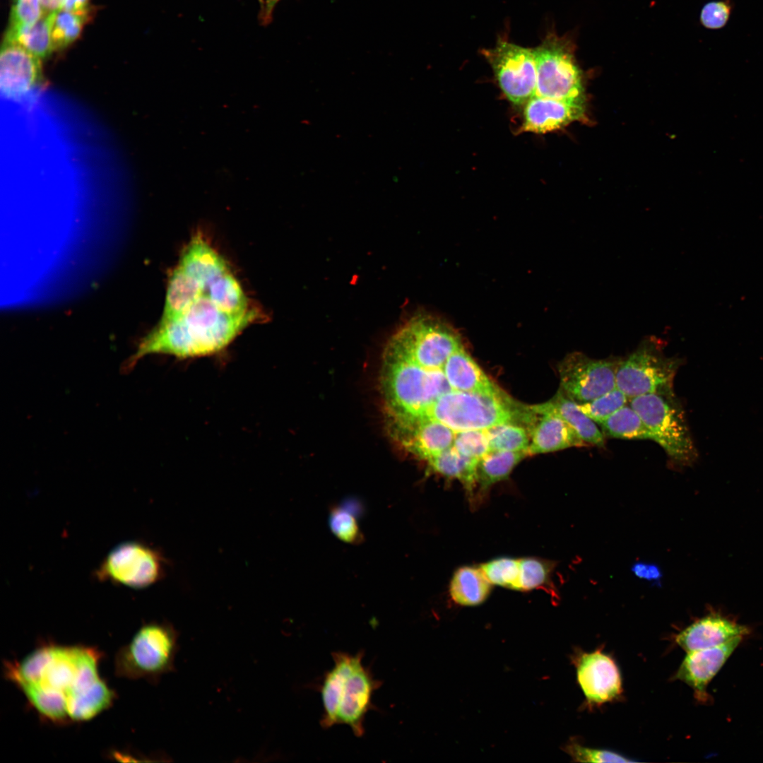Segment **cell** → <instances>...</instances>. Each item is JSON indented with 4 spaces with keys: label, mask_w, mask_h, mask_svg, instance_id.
I'll list each match as a JSON object with an SVG mask.
<instances>
[{
    "label": "cell",
    "mask_w": 763,
    "mask_h": 763,
    "mask_svg": "<svg viewBox=\"0 0 763 763\" xmlns=\"http://www.w3.org/2000/svg\"><path fill=\"white\" fill-rule=\"evenodd\" d=\"M102 656L95 647L48 642L21 660L6 661L4 673L40 718L68 725L91 720L113 704L116 694L99 672Z\"/></svg>",
    "instance_id": "1"
},
{
    "label": "cell",
    "mask_w": 763,
    "mask_h": 763,
    "mask_svg": "<svg viewBox=\"0 0 763 763\" xmlns=\"http://www.w3.org/2000/svg\"><path fill=\"white\" fill-rule=\"evenodd\" d=\"M261 318L223 257L203 239L184 248L167 283L161 319L184 326H247Z\"/></svg>",
    "instance_id": "2"
},
{
    "label": "cell",
    "mask_w": 763,
    "mask_h": 763,
    "mask_svg": "<svg viewBox=\"0 0 763 763\" xmlns=\"http://www.w3.org/2000/svg\"><path fill=\"white\" fill-rule=\"evenodd\" d=\"M331 656L333 665L319 689L323 706L320 724L324 729L346 725L356 737H362L366 715L373 709V694L382 682L363 664L362 651L355 654L334 651Z\"/></svg>",
    "instance_id": "3"
},
{
    "label": "cell",
    "mask_w": 763,
    "mask_h": 763,
    "mask_svg": "<svg viewBox=\"0 0 763 763\" xmlns=\"http://www.w3.org/2000/svg\"><path fill=\"white\" fill-rule=\"evenodd\" d=\"M534 418L531 406L516 403L504 394L490 395L452 390L438 398L418 420L391 439L394 442L412 427L425 420L442 422L456 432L487 430L507 422L518 424L528 430Z\"/></svg>",
    "instance_id": "4"
},
{
    "label": "cell",
    "mask_w": 763,
    "mask_h": 763,
    "mask_svg": "<svg viewBox=\"0 0 763 763\" xmlns=\"http://www.w3.org/2000/svg\"><path fill=\"white\" fill-rule=\"evenodd\" d=\"M179 633L168 622L143 625L130 641L117 652L114 673L119 678L158 683L175 670Z\"/></svg>",
    "instance_id": "5"
},
{
    "label": "cell",
    "mask_w": 763,
    "mask_h": 763,
    "mask_svg": "<svg viewBox=\"0 0 763 763\" xmlns=\"http://www.w3.org/2000/svg\"><path fill=\"white\" fill-rule=\"evenodd\" d=\"M658 443L673 463L686 466L697 458L685 412L675 394H649L629 399Z\"/></svg>",
    "instance_id": "6"
},
{
    "label": "cell",
    "mask_w": 763,
    "mask_h": 763,
    "mask_svg": "<svg viewBox=\"0 0 763 763\" xmlns=\"http://www.w3.org/2000/svg\"><path fill=\"white\" fill-rule=\"evenodd\" d=\"M533 52L537 72L535 95L585 104L582 72L571 38L549 32Z\"/></svg>",
    "instance_id": "7"
},
{
    "label": "cell",
    "mask_w": 763,
    "mask_h": 763,
    "mask_svg": "<svg viewBox=\"0 0 763 763\" xmlns=\"http://www.w3.org/2000/svg\"><path fill=\"white\" fill-rule=\"evenodd\" d=\"M680 362L668 357L656 340H646L620 361L616 387L629 399L649 394H673V381Z\"/></svg>",
    "instance_id": "8"
},
{
    "label": "cell",
    "mask_w": 763,
    "mask_h": 763,
    "mask_svg": "<svg viewBox=\"0 0 763 763\" xmlns=\"http://www.w3.org/2000/svg\"><path fill=\"white\" fill-rule=\"evenodd\" d=\"M490 65L504 96L515 106H524L536 94L537 72L533 49L499 38L492 48L480 51Z\"/></svg>",
    "instance_id": "9"
},
{
    "label": "cell",
    "mask_w": 763,
    "mask_h": 763,
    "mask_svg": "<svg viewBox=\"0 0 763 763\" xmlns=\"http://www.w3.org/2000/svg\"><path fill=\"white\" fill-rule=\"evenodd\" d=\"M165 560L158 550L138 541H126L112 548L95 572L100 581L143 588L164 574Z\"/></svg>",
    "instance_id": "10"
},
{
    "label": "cell",
    "mask_w": 763,
    "mask_h": 763,
    "mask_svg": "<svg viewBox=\"0 0 763 763\" xmlns=\"http://www.w3.org/2000/svg\"><path fill=\"white\" fill-rule=\"evenodd\" d=\"M620 361L593 359L580 352L566 355L558 365L560 390L578 403L593 400L616 387Z\"/></svg>",
    "instance_id": "11"
},
{
    "label": "cell",
    "mask_w": 763,
    "mask_h": 763,
    "mask_svg": "<svg viewBox=\"0 0 763 763\" xmlns=\"http://www.w3.org/2000/svg\"><path fill=\"white\" fill-rule=\"evenodd\" d=\"M576 678L589 708L599 706L620 697L622 678L613 658L598 649L576 651L572 656Z\"/></svg>",
    "instance_id": "12"
},
{
    "label": "cell",
    "mask_w": 763,
    "mask_h": 763,
    "mask_svg": "<svg viewBox=\"0 0 763 763\" xmlns=\"http://www.w3.org/2000/svg\"><path fill=\"white\" fill-rule=\"evenodd\" d=\"M745 637L734 638L721 645L687 652L675 675L694 692L697 701L706 704L711 697L707 687Z\"/></svg>",
    "instance_id": "13"
},
{
    "label": "cell",
    "mask_w": 763,
    "mask_h": 763,
    "mask_svg": "<svg viewBox=\"0 0 763 763\" xmlns=\"http://www.w3.org/2000/svg\"><path fill=\"white\" fill-rule=\"evenodd\" d=\"M40 59L17 44L4 40L0 54V88L7 98L25 96L41 79Z\"/></svg>",
    "instance_id": "14"
},
{
    "label": "cell",
    "mask_w": 763,
    "mask_h": 763,
    "mask_svg": "<svg viewBox=\"0 0 763 763\" xmlns=\"http://www.w3.org/2000/svg\"><path fill=\"white\" fill-rule=\"evenodd\" d=\"M520 131L545 134L582 120L585 104L534 95L524 105Z\"/></svg>",
    "instance_id": "15"
},
{
    "label": "cell",
    "mask_w": 763,
    "mask_h": 763,
    "mask_svg": "<svg viewBox=\"0 0 763 763\" xmlns=\"http://www.w3.org/2000/svg\"><path fill=\"white\" fill-rule=\"evenodd\" d=\"M532 408L537 415L528 431V456L588 446L548 402Z\"/></svg>",
    "instance_id": "16"
},
{
    "label": "cell",
    "mask_w": 763,
    "mask_h": 763,
    "mask_svg": "<svg viewBox=\"0 0 763 763\" xmlns=\"http://www.w3.org/2000/svg\"><path fill=\"white\" fill-rule=\"evenodd\" d=\"M750 629L719 615H709L687 627L675 637L687 652L721 645L738 637H745Z\"/></svg>",
    "instance_id": "17"
},
{
    "label": "cell",
    "mask_w": 763,
    "mask_h": 763,
    "mask_svg": "<svg viewBox=\"0 0 763 763\" xmlns=\"http://www.w3.org/2000/svg\"><path fill=\"white\" fill-rule=\"evenodd\" d=\"M455 432L435 420L420 422L394 442L413 457L427 462L453 446Z\"/></svg>",
    "instance_id": "18"
},
{
    "label": "cell",
    "mask_w": 763,
    "mask_h": 763,
    "mask_svg": "<svg viewBox=\"0 0 763 763\" xmlns=\"http://www.w3.org/2000/svg\"><path fill=\"white\" fill-rule=\"evenodd\" d=\"M442 369L453 390L490 395L504 394L485 374L464 347L452 353Z\"/></svg>",
    "instance_id": "19"
},
{
    "label": "cell",
    "mask_w": 763,
    "mask_h": 763,
    "mask_svg": "<svg viewBox=\"0 0 763 763\" xmlns=\"http://www.w3.org/2000/svg\"><path fill=\"white\" fill-rule=\"evenodd\" d=\"M490 584L480 567L465 566L454 574L449 593L456 604L477 605L483 603L489 596Z\"/></svg>",
    "instance_id": "20"
},
{
    "label": "cell",
    "mask_w": 763,
    "mask_h": 763,
    "mask_svg": "<svg viewBox=\"0 0 763 763\" xmlns=\"http://www.w3.org/2000/svg\"><path fill=\"white\" fill-rule=\"evenodd\" d=\"M548 402L588 445L604 446L603 432L596 422L579 409L576 402L568 398L560 389Z\"/></svg>",
    "instance_id": "21"
},
{
    "label": "cell",
    "mask_w": 763,
    "mask_h": 763,
    "mask_svg": "<svg viewBox=\"0 0 763 763\" xmlns=\"http://www.w3.org/2000/svg\"><path fill=\"white\" fill-rule=\"evenodd\" d=\"M5 40L18 45L40 59L45 58L54 51L51 36V13L44 14L32 25H10Z\"/></svg>",
    "instance_id": "22"
},
{
    "label": "cell",
    "mask_w": 763,
    "mask_h": 763,
    "mask_svg": "<svg viewBox=\"0 0 763 763\" xmlns=\"http://www.w3.org/2000/svg\"><path fill=\"white\" fill-rule=\"evenodd\" d=\"M478 463V460L461 454L453 446L426 462L430 471L457 479L471 493L476 487Z\"/></svg>",
    "instance_id": "23"
},
{
    "label": "cell",
    "mask_w": 763,
    "mask_h": 763,
    "mask_svg": "<svg viewBox=\"0 0 763 763\" xmlns=\"http://www.w3.org/2000/svg\"><path fill=\"white\" fill-rule=\"evenodd\" d=\"M524 451H490L477 466V483L482 492L508 478L514 467L526 456Z\"/></svg>",
    "instance_id": "24"
},
{
    "label": "cell",
    "mask_w": 763,
    "mask_h": 763,
    "mask_svg": "<svg viewBox=\"0 0 763 763\" xmlns=\"http://www.w3.org/2000/svg\"><path fill=\"white\" fill-rule=\"evenodd\" d=\"M600 425L605 437L626 439H655L651 430L629 404H626L616 410Z\"/></svg>",
    "instance_id": "25"
},
{
    "label": "cell",
    "mask_w": 763,
    "mask_h": 763,
    "mask_svg": "<svg viewBox=\"0 0 763 763\" xmlns=\"http://www.w3.org/2000/svg\"><path fill=\"white\" fill-rule=\"evenodd\" d=\"M486 432L490 451H524L528 454L530 434L525 427L507 422L490 427Z\"/></svg>",
    "instance_id": "26"
},
{
    "label": "cell",
    "mask_w": 763,
    "mask_h": 763,
    "mask_svg": "<svg viewBox=\"0 0 763 763\" xmlns=\"http://www.w3.org/2000/svg\"><path fill=\"white\" fill-rule=\"evenodd\" d=\"M87 16L61 9L51 13V36L53 50L66 47L81 32Z\"/></svg>",
    "instance_id": "27"
},
{
    "label": "cell",
    "mask_w": 763,
    "mask_h": 763,
    "mask_svg": "<svg viewBox=\"0 0 763 763\" xmlns=\"http://www.w3.org/2000/svg\"><path fill=\"white\" fill-rule=\"evenodd\" d=\"M629 401V398L615 387L592 401L577 403L584 413L600 425L616 410L627 404Z\"/></svg>",
    "instance_id": "28"
},
{
    "label": "cell",
    "mask_w": 763,
    "mask_h": 763,
    "mask_svg": "<svg viewBox=\"0 0 763 763\" xmlns=\"http://www.w3.org/2000/svg\"><path fill=\"white\" fill-rule=\"evenodd\" d=\"M480 568L490 584L517 589L519 560L497 558L483 564Z\"/></svg>",
    "instance_id": "29"
},
{
    "label": "cell",
    "mask_w": 763,
    "mask_h": 763,
    "mask_svg": "<svg viewBox=\"0 0 763 763\" xmlns=\"http://www.w3.org/2000/svg\"><path fill=\"white\" fill-rule=\"evenodd\" d=\"M554 563L535 558L519 560V576L517 589L528 591L549 581Z\"/></svg>",
    "instance_id": "30"
},
{
    "label": "cell",
    "mask_w": 763,
    "mask_h": 763,
    "mask_svg": "<svg viewBox=\"0 0 763 763\" xmlns=\"http://www.w3.org/2000/svg\"><path fill=\"white\" fill-rule=\"evenodd\" d=\"M453 447L461 454L478 461L490 451L486 430L456 432Z\"/></svg>",
    "instance_id": "31"
},
{
    "label": "cell",
    "mask_w": 763,
    "mask_h": 763,
    "mask_svg": "<svg viewBox=\"0 0 763 763\" xmlns=\"http://www.w3.org/2000/svg\"><path fill=\"white\" fill-rule=\"evenodd\" d=\"M564 751L577 762H632L627 757L612 750L591 748L572 740L565 745Z\"/></svg>",
    "instance_id": "32"
},
{
    "label": "cell",
    "mask_w": 763,
    "mask_h": 763,
    "mask_svg": "<svg viewBox=\"0 0 763 763\" xmlns=\"http://www.w3.org/2000/svg\"><path fill=\"white\" fill-rule=\"evenodd\" d=\"M329 525L334 535L345 543H355L360 532L355 516L343 509H335L329 517Z\"/></svg>",
    "instance_id": "33"
},
{
    "label": "cell",
    "mask_w": 763,
    "mask_h": 763,
    "mask_svg": "<svg viewBox=\"0 0 763 763\" xmlns=\"http://www.w3.org/2000/svg\"><path fill=\"white\" fill-rule=\"evenodd\" d=\"M732 10L729 0L711 1L704 5L700 13L702 25L709 29H720L727 23Z\"/></svg>",
    "instance_id": "34"
},
{
    "label": "cell",
    "mask_w": 763,
    "mask_h": 763,
    "mask_svg": "<svg viewBox=\"0 0 763 763\" xmlns=\"http://www.w3.org/2000/svg\"><path fill=\"white\" fill-rule=\"evenodd\" d=\"M43 15L40 0H14L11 8V25H32Z\"/></svg>",
    "instance_id": "35"
},
{
    "label": "cell",
    "mask_w": 763,
    "mask_h": 763,
    "mask_svg": "<svg viewBox=\"0 0 763 763\" xmlns=\"http://www.w3.org/2000/svg\"><path fill=\"white\" fill-rule=\"evenodd\" d=\"M632 571L638 578L650 582L660 583L662 578L661 568L650 562H637L632 565Z\"/></svg>",
    "instance_id": "36"
},
{
    "label": "cell",
    "mask_w": 763,
    "mask_h": 763,
    "mask_svg": "<svg viewBox=\"0 0 763 763\" xmlns=\"http://www.w3.org/2000/svg\"><path fill=\"white\" fill-rule=\"evenodd\" d=\"M90 0H64L63 10L88 16Z\"/></svg>",
    "instance_id": "37"
},
{
    "label": "cell",
    "mask_w": 763,
    "mask_h": 763,
    "mask_svg": "<svg viewBox=\"0 0 763 763\" xmlns=\"http://www.w3.org/2000/svg\"><path fill=\"white\" fill-rule=\"evenodd\" d=\"M44 14L55 13L62 8L64 0H40Z\"/></svg>",
    "instance_id": "38"
},
{
    "label": "cell",
    "mask_w": 763,
    "mask_h": 763,
    "mask_svg": "<svg viewBox=\"0 0 763 763\" xmlns=\"http://www.w3.org/2000/svg\"><path fill=\"white\" fill-rule=\"evenodd\" d=\"M279 0H264L262 6L261 18L264 23H269L271 20L273 11Z\"/></svg>",
    "instance_id": "39"
},
{
    "label": "cell",
    "mask_w": 763,
    "mask_h": 763,
    "mask_svg": "<svg viewBox=\"0 0 763 763\" xmlns=\"http://www.w3.org/2000/svg\"><path fill=\"white\" fill-rule=\"evenodd\" d=\"M260 1H261V5H262V4H263V1H264V0H260Z\"/></svg>",
    "instance_id": "40"
}]
</instances>
